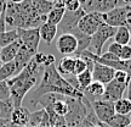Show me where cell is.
<instances>
[{
	"instance_id": "obj_14",
	"label": "cell",
	"mask_w": 131,
	"mask_h": 127,
	"mask_svg": "<svg viewBox=\"0 0 131 127\" xmlns=\"http://www.w3.org/2000/svg\"><path fill=\"white\" fill-rule=\"evenodd\" d=\"M21 44H22L21 40L17 38L12 43H10V44L1 48L0 49V61H1V64L10 62V61H12V60H15V57H16L19 48H21Z\"/></svg>"
},
{
	"instance_id": "obj_35",
	"label": "cell",
	"mask_w": 131,
	"mask_h": 127,
	"mask_svg": "<svg viewBox=\"0 0 131 127\" xmlns=\"http://www.w3.org/2000/svg\"><path fill=\"white\" fill-rule=\"evenodd\" d=\"M52 4V7H56V9H64V4L66 0H50Z\"/></svg>"
},
{
	"instance_id": "obj_48",
	"label": "cell",
	"mask_w": 131,
	"mask_h": 127,
	"mask_svg": "<svg viewBox=\"0 0 131 127\" xmlns=\"http://www.w3.org/2000/svg\"><path fill=\"white\" fill-rule=\"evenodd\" d=\"M49 127H53V126H49Z\"/></svg>"
},
{
	"instance_id": "obj_16",
	"label": "cell",
	"mask_w": 131,
	"mask_h": 127,
	"mask_svg": "<svg viewBox=\"0 0 131 127\" xmlns=\"http://www.w3.org/2000/svg\"><path fill=\"white\" fill-rule=\"evenodd\" d=\"M38 29H39V34H40V39L44 40L47 45H51L53 39L56 38L57 31H58L57 26L49 23V22H44L40 24V27Z\"/></svg>"
},
{
	"instance_id": "obj_38",
	"label": "cell",
	"mask_w": 131,
	"mask_h": 127,
	"mask_svg": "<svg viewBox=\"0 0 131 127\" xmlns=\"http://www.w3.org/2000/svg\"><path fill=\"white\" fill-rule=\"evenodd\" d=\"M7 1H10V3H12V4H21L23 0H7Z\"/></svg>"
},
{
	"instance_id": "obj_42",
	"label": "cell",
	"mask_w": 131,
	"mask_h": 127,
	"mask_svg": "<svg viewBox=\"0 0 131 127\" xmlns=\"http://www.w3.org/2000/svg\"><path fill=\"white\" fill-rule=\"evenodd\" d=\"M78 1H79V3H80V5H81V4H83V3H84V1H85V0H78Z\"/></svg>"
},
{
	"instance_id": "obj_50",
	"label": "cell",
	"mask_w": 131,
	"mask_h": 127,
	"mask_svg": "<svg viewBox=\"0 0 131 127\" xmlns=\"http://www.w3.org/2000/svg\"><path fill=\"white\" fill-rule=\"evenodd\" d=\"M129 127H131V125H130V126H129Z\"/></svg>"
},
{
	"instance_id": "obj_29",
	"label": "cell",
	"mask_w": 131,
	"mask_h": 127,
	"mask_svg": "<svg viewBox=\"0 0 131 127\" xmlns=\"http://www.w3.org/2000/svg\"><path fill=\"white\" fill-rule=\"evenodd\" d=\"M85 70H88V65H86L85 60L80 56H75V64H74V69H73L72 76H78L79 73H81Z\"/></svg>"
},
{
	"instance_id": "obj_37",
	"label": "cell",
	"mask_w": 131,
	"mask_h": 127,
	"mask_svg": "<svg viewBox=\"0 0 131 127\" xmlns=\"http://www.w3.org/2000/svg\"><path fill=\"white\" fill-rule=\"evenodd\" d=\"M10 125V121H6V120H1L0 118V127H7Z\"/></svg>"
},
{
	"instance_id": "obj_36",
	"label": "cell",
	"mask_w": 131,
	"mask_h": 127,
	"mask_svg": "<svg viewBox=\"0 0 131 127\" xmlns=\"http://www.w3.org/2000/svg\"><path fill=\"white\" fill-rule=\"evenodd\" d=\"M125 90H126V98L131 101V76H130V78H129V82H127L126 89Z\"/></svg>"
},
{
	"instance_id": "obj_41",
	"label": "cell",
	"mask_w": 131,
	"mask_h": 127,
	"mask_svg": "<svg viewBox=\"0 0 131 127\" xmlns=\"http://www.w3.org/2000/svg\"><path fill=\"white\" fill-rule=\"evenodd\" d=\"M100 126L101 127H111V126H108V125H106V123H103V122H100Z\"/></svg>"
},
{
	"instance_id": "obj_19",
	"label": "cell",
	"mask_w": 131,
	"mask_h": 127,
	"mask_svg": "<svg viewBox=\"0 0 131 127\" xmlns=\"http://www.w3.org/2000/svg\"><path fill=\"white\" fill-rule=\"evenodd\" d=\"M74 64H75V56L74 55H68L61 59V61L58 62L56 70L58 71V73L64 76H70L73 73V69H74Z\"/></svg>"
},
{
	"instance_id": "obj_23",
	"label": "cell",
	"mask_w": 131,
	"mask_h": 127,
	"mask_svg": "<svg viewBox=\"0 0 131 127\" xmlns=\"http://www.w3.org/2000/svg\"><path fill=\"white\" fill-rule=\"evenodd\" d=\"M114 111L120 115H129L131 113V101L127 98H120L114 101Z\"/></svg>"
},
{
	"instance_id": "obj_20",
	"label": "cell",
	"mask_w": 131,
	"mask_h": 127,
	"mask_svg": "<svg viewBox=\"0 0 131 127\" xmlns=\"http://www.w3.org/2000/svg\"><path fill=\"white\" fill-rule=\"evenodd\" d=\"M35 54H37V53H34L33 50H30L29 48L24 47V45L21 44V48H19L18 53H17V55H16V57H15V61H16V64L23 70L24 67L27 66V64L32 60V57L34 56Z\"/></svg>"
},
{
	"instance_id": "obj_43",
	"label": "cell",
	"mask_w": 131,
	"mask_h": 127,
	"mask_svg": "<svg viewBox=\"0 0 131 127\" xmlns=\"http://www.w3.org/2000/svg\"><path fill=\"white\" fill-rule=\"evenodd\" d=\"M129 117H130V125H131V113L129 114Z\"/></svg>"
},
{
	"instance_id": "obj_18",
	"label": "cell",
	"mask_w": 131,
	"mask_h": 127,
	"mask_svg": "<svg viewBox=\"0 0 131 127\" xmlns=\"http://www.w3.org/2000/svg\"><path fill=\"white\" fill-rule=\"evenodd\" d=\"M28 126L29 127H38V126L49 127L50 126V118H49V114H47L46 110L42 109V110H38L35 113L30 114Z\"/></svg>"
},
{
	"instance_id": "obj_2",
	"label": "cell",
	"mask_w": 131,
	"mask_h": 127,
	"mask_svg": "<svg viewBox=\"0 0 131 127\" xmlns=\"http://www.w3.org/2000/svg\"><path fill=\"white\" fill-rule=\"evenodd\" d=\"M42 71L44 66L39 65L32 57V60L18 75L6 81L10 86V99L14 104V108L22 105L24 97L32 88L35 87L38 80L41 77Z\"/></svg>"
},
{
	"instance_id": "obj_3",
	"label": "cell",
	"mask_w": 131,
	"mask_h": 127,
	"mask_svg": "<svg viewBox=\"0 0 131 127\" xmlns=\"http://www.w3.org/2000/svg\"><path fill=\"white\" fill-rule=\"evenodd\" d=\"M117 28L108 26L106 23H102L100 26V28L90 37V45L88 48V52H90L94 55L100 56L102 54V49L104 43L107 42L108 39H112L115 34Z\"/></svg>"
},
{
	"instance_id": "obj_4",
	"label": "cell",
	"mask_w": 131,
	"mask_h": 127,
	"mask_svg": "<svg viewBox=\"0 0 131 127\" xmlns=\"http://www.w3.org/2000/svg\"><path fill=\"white\" fill-rule=\"evenodd\" d=\"M103 22L102 14L100 12H86V14L79 20V22L77 24V28L80 32H83L86 36H92Z\"/></svg>"
},
{
	"instance_id": "obj_10",
	"label": "cell",
	"mask_w": 131,
	"mask_h": 127,
	"mask_svg": "<svg viewBox=\"0 0 131 127\" xmlns=\"http://www.w3.org/2000/svg\"><path fill=\"white\" fill-rule=\"evenodd\" d=\"M86 14L84 10L80 7L77 11H64V15L62 17L61 22L57 24V29H60L62 33H68L73 28L77 27L79 20Z\"/></svg>"
},
{
	"instance_id": "obj_44",
	"label": "cell",
	"mask_w": 131,
	"mask_h": 127,
	"mask_svg": "<svg viewBox=\"0 0 131 127\" xmlns=\"http://www.w3.org/2000/svg\"><path fill=\"white\" fill-rule=\"evenodd\" d=\"M127 61H129V64H130V65H131V60H127Z\"/></svg>"
},
{
	"instance_id": "obj_11",
	"label": "cell",
	"mask_w": 131,
	"mask_h": 127,
	"mask_svg": "<svg viewBox=\"0 0 131 127\" xmlns=\"http://www.w3.org/2000/svg\"><path fill=\"white\" fill-rule=\"evenodd\" d=\"M125 89H126V84L119 83L117 81L112 80L109 83L104 84V93L101 97V99L114 103L118 99L123 98V95L125 93Z\"/></svg>"
},
{
	"instance_id": "obj_5",
	"label": "cell",
	"mask_w": 131,
	"mask_h": 127,
	"mask_svg": "<svg viewBox=\"0 0 131 127\" xmlns=\"http://www.w3.org/2000/svg\"><path fill=\"white\" fill-rule=\"evenodd\" d=\"M120 0H85L81 4V9L85 12H100L106 14L111 10L122 6Z\"/></svg>"
},
{
	"instance_id": "obj_49",
	"label": "cell",
	"mask_w": 131,
	"mask_h": 127,
	"mask_svg": "<svg viewBox=\"0 0 131 127\" xmlns=\"http://www.w3.org/2000/svg\"><path fill=\"white\" fill-rule=\"evenodd\" d=\"M130 76H131V71H130Z\"/></svg>"
},
{
	"instance_id": "obj_6",
	"label": "cell",
	"mask_w": 131,
	"mask_h": 127,
	"mask_svg": "<svg viewBox=\"0 0 131 127\" xmlns=\"http://www.w3.org/2000/svg\"><path fill=\"white\" fill-rule=\"evenodd\" d=\"M130 7V5H122L115 9L108 11L106 14H102L103 22L108 26L112 27H122V26H127L126 24V12Z\"/></svg>"
},
{
	"instance_id": "obj_40",
	"label": "cell",
	"mask_w": 131,
	"mask_h": 127,
	"mask_svg": "<svg viewBox=\"0 0 131 127\" xmlns=\"http://www.w3.org/2000/svg\"><path fill=\"white\" fill-rule=\"evenodd\" d=\"M7 1V0H6ZM6 1H3V3H0V14H1V11H3V9H4L5 4H6Z\"/></svg>"
},
{
	"instance_id": "obj_45",
	"label": "cell",
	"mask_w": 131,
	"mask_h": 127,
	"mask_svg": "<svg viewBox=\"0 0 131 127\" xmlns=\"http://www.w3.org/2000/svg\"><path fill=\"white\" fill-rule=\"evenodd\" d=\"M10 127H16V126H12V125H11V126H10Z\"/></svg>"
},
{
	"instance_id": "obj_25",
	"label": "cell",
	"mask_w": 131,
	"mask_h": 127,
	"mask_svg": "<svg viewBox=\"0 0 131 127\" xmlns=\"http://www.w3.org/2000/svg\"><path fill=\"white\" fill-rule=\"evenodd\" d=\"M77 78V82H78V87H79L80 92H84V89L88 87V86L92 82V73L90 70H85L83 71L81 73H79L78 76H75Z\"/></svg>"
},
{
	"instance_id": "obj_31",
	"label": "cell",
	"mask_w": 131,
	"mask_h": 127,
	"mask_svg": "<svg viewBox=\"0 0 131 127\" xmlns=\"http://www.w3.org/2000/svg\"><path fill=\"white\" fill-rule=\"evenodd\" d=\"M10 99V86L6 81H0V100Z\"/></svg>"
},
{
	"instance_id": "obj_7",
	"label": "cell",
	"mask_w": 131,
	"mask_h": 127,
	"mask_svg": "<svg viewBox=\"0 0 131 127\" xmlns=\"http://www.w3.org/2000/svg\"><path fill=\"white\" fill-rule=\"evenodd\" d=\"M90 104H91V108L94 110L95 116L97 117L100 122L107 123L115 114V111H114V103H112V101L98 99V100L90 101Z\"/></svg>"
},
{
	"instance_id": "obj_13",
	"label": "cell",
	"mask_w": 131,
	"mask_h": 127,
	"mask_svg": "<svg viewBox=\"0 0 131 127\" xmlns=\"http://www.w3.org/2000/svg\"><path fill=\"white\" fill-rule=\"evenodd\" d=\"M29 117H30V113L27 108H24L22 105L14 108L11 113V117H10V125L16 127H27Z\"/></svg>"
},
{
	"instance_id": "obj_28",
	"label": "cell",
	"mask_w": 131,
	"mask_h": 127,
	"mask_svg": "<svg viewBox=\"0 0 131 127\" xmlns=\"http://www.w3.org/2000/svg\"><path fill=\"white\" fill-rule=\"evenodd\" d=\"M18 38L17 34V29H10V31H4L0 33V49L5 45H7L10 43H12Z\"/></svg>"
},
{
	"instance_id": "obj_39",
	"label": "cell",
	"mask_w": 131,
	"mask_h": 127,
	"mask_svg": "<svg viewBox=\"0 0 131 127\" xmlns=\"http://www.w3.org/2000/svg\"><path fill=\"white\" fill-rule=\"evenodd\" d=\"M123 5H131V0H120Z\"/></svg>"
},
{
	"instance_id": "obj_34",
	"label": "cell",
	"mask_w": 131,
	"mask_h": 127,
	"mask_svg": "<svg viewBox=\"0 0 131 127\" xmlns=\"http://www.w3.org/2000/svg\"><path fill=\"white\" fill-rule=\"evenodd\" d=\"M122 47H123V45H120V44H118V43H115V42H113V43H111V44H109V47H108V50H107V52L119 57V55H120V52H122Z\"/></svg>"
},
{
	"instance_id": "obj_26",
	"label": "cell",
	"mask_w": 131,
	"mask_h": 127,
	"mask_svg": "<svg viewBox=\"0 0 131 127\" xmlns=\"http://www.w3.org/2000/svg\"><path fill=\"white\" fill-rule=\"evenodd\" d=\"M64 9H56V7H52L46 15V22L51 24H57L61 22L62 17H63V15H64Z\"/></svg>"
},
{
	"instance_id": "obj_22",
	"label": "cell",
	"mask_w": 131,
	"mask_h": 127,
	"mask_svg": "<svg viewBox=\"0 0 131 127\" xmlns=\"http://www.w3.org/2000/svg\"><path fill=\"white\" fill-rule=\"evenodd\" d=\"M114 42L120 44V45H126L129 44L131 40V32L130 28L127 26H122V27H118L117 31H115V34H114Z\"/></svg>"
},
{
	"instance_id": "obj_24",
	"label": "cell",
	"mask_w": 131,
	"mask_h": 127,
	"mask_svg": "<svg viewBox=\"0 0 131 127\" xmlns=\"http://www.w3.org/2000/svg\"><path fill=\"white\" fill-rule=\"evenodd\" d=\"M106 125L111 127H129L130 126V117H129V115L114 114V116Z\"/></svg>"
},
{
	"instance_id": "obj_30",
	"label": "cell",
	"mask_w": 131,
	"mask_h": 127,
	"mask_svg": "<svg viewBox=\"0 0 131 127\" xmlns=\"http://www.w3.org/2000/svg\"><path fill=\"white\" fill-rule=\"evenodd\" d=\"M129 78H130V75L127 73L126 71H123V70H115L114 77H113L114 81H117L119 83H124V84H127Z\"/></svg>"
},
{
	"instance_id": "obj_46",
	"label": "cell",
	"mask_w": 131,
	"mask_h": 127,
	"mask_svg": "<svg viewBox=\"0 0 131 127\" xmlns=\"http://www.w3.org/2000/svg\"><path fill=\"white\" fill-rule=\"evenodd\" d=\"M1 65H3V64H1V61H0V66H1Z\"/></svg>"
},
{
	"instance_id": "obj_21",
	"label": "cell",
	"mask_w": 131,
	"mask_h": 127,
	"mask_svg": "<svg viewBox=\"0 0 131 127\" xmlns=\"http://www.w3.org/2000/svg\"><path fill=\"white\" fill-rule=\"evenodd\" d=\"M69 33H73L77 38V40H78V49L74 53V56H78L80 53H83L84 50H88V48L90 45V36H86L83 32H80L77 27L72 29Z\"/></svg>"
},
{
	"instance_id": "obj_17",
	"label": "cell",
	"mask_w": 131,
	"mask_h": 127,
	"mask_svg": "<svg viewBox=\"0 0 131 127\" xmlns=\"http://www.w3.org/2000/svg\"><path fill=\"white\" fill-rule=\"evenodd\" d=\"M22 71V69L19 67L15 60L10 62H5L0 66V81H7L10 78L15 77L16 75H18Z\"/></svg>"
},
{
	"instance_id": "obj_1",
	"label": "cell",
	"mask_w": 131,
	"mask_h": 127,
	"mask_svg": "<svg viewBox=\"0 0 131 127\" xmlns=\"http://www.w3.org/2000/svg\"><path fill=\"white\" fill-rule=\"evenodd\" d=\"M47 93H56V94H62L66 97L77 99L84 98L83 92L74 88L63 76L58 73V71L56 70V66H55V62L44 67L40 83L32 94L30 103H33L34 105L38 104V100Z\"/></svg>"
},
{
	"instance_id": "obj_27",
	"label": "cell",
	"mask_w": 131,
	"mask_h": 127,
	"mask_svg": "<svg viewBox=\"0 0 131 127\" xmlns=\"http://www.w3.org/2000/svg\"><path fill=\"white\" fill-rule=\"evenodd\" d=\"M12 110H14V104L11 101V99H9V100H0V118L1 120L10 121Z\"/></svg>"
},
{
	"instance_id": "obj_32",
	"label": "cell",
	"mask_w": 131,
	"mask_h": 127,
	"mask_svg": "<svg viewBox=\"0 0 131 127\" xmlns=\"http://www.w3.org/2000/svg\"><path fill=\"white\" fill-rule=\"evenodd\" d=\"M119 59L123 60V61L131 60V45L130 44H126V45H123L122 47V52H120V55H119Z\"/></svg>"
},
{
	"instance_id": "obj_15",
	"label": "cell",
	"mask_w": 131,
	"mask_h": 127,
	"mask_svg": "<svg viewBox=\"0 0 131 127\" xmlns=\"http://www.w3.org/2000/svg\"><path fill=\"white\" fill-rule=\"evenodd\" d=\"M103 93H104V84L101 83V82H97V81H92L83 92L84 97L89 101H94V100L101 99Z\"/></svg>"
},
{
	"instance_id": "obj_8",
	"label": "cell",
	"mask_w": 131,
	"mask_h": 127,
	"mask_svg": "<svg viewBox=\"0 0 131 127\" xmlns=\"http://www.w3.org/2000/svg\"><path fill=\"white\" fill-rule=\"evenodd\" d=\"M18 39L21 40L22 45L29 48L34 53H38L39 43H40V34L38 28H16Z\"/></svg>"
},
{
	"instance_id": "obj_12",
	"label": "cell",
	"mask_w": 131,
	"mask_h": 127,
	"mask_svg": "<svg viewBox=\"0 0 131 127\" xmlns=\"http://www.w3.org/2000/svg\"><path fill=\"white\" fill-rule=\"evenodd\" d=\"M114 72H115L114 69L109 67V66L103 65V64H100V62H95L94 67L91 70L92 80L97 81V82H101L103 84H107V83H109L113 80Z\"/></svg>"
},
{
	"instance_id": "obj_9",
	"label": "cell",
	"mask_w": 131,
	"mask_h": 127,
	"mask_svg": "<svg viewBox=\"0 0 131 127\" xmlns=\"http://www.w3.org/2000/svg\"><path fill=\"white\" fill-rule=\"evenodd\" d=\"M56 47L62 55H74L78 49V40L73 33H61L60 37L57 38Z\"/></svg>"
},
{
	"instance_id": "obj_47",
	"label": "cell",
	"mask_w": 131,
	"mask_h": 127,
	"mask_svg": "<svg viewBox=\"0 0 131 127\" xmlns=\"http://www.w3.org/2000/svg\"><path fill=\"white\" fill-rule=\"evenodd\" d=\"M92 127H97V126H92ZM100 127H101V126H100Z\"/></svg>"
},
{
	"instance_id": "obj_33",
	"label": "cell",
	"mask_w": 131,
	"mask_h": 127,
	"mask_svg": "<svg viewBox=\"0 0 131 127\" xmlns=\"http://www.w3.org/2000/svg\"><path fill=\"white\" fill-rule=\"evenodd\" d=\"M81 7V5L78 0H66L64 10L66 11H77Z\"/></svg>"
}]
</instances>
